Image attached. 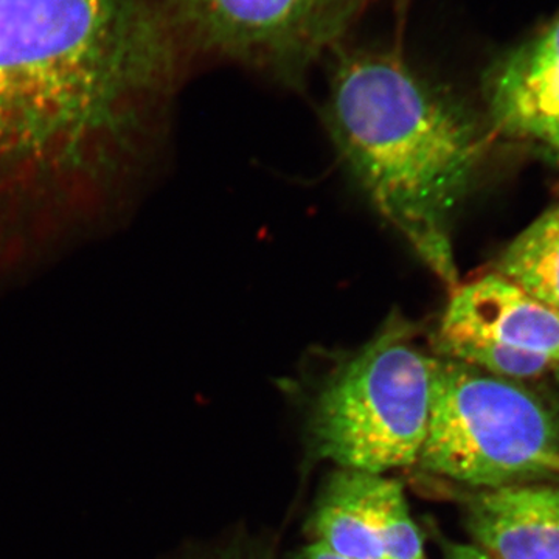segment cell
<instances>
[{
  "label": "cell",
  "instance_id": "6da1fadb",
  "mask_svg": "<svg viewBox=\"0 0 559 559\" xmlns=\"http://www.w3.org/2000/svg\"><path fill=\"white\" fill-rule=\"evenodd\" d=\"M189 61L156 0H0V277L131 212Z\"/></svg>",
  "mask_w": 559,
  "mask_h": 559
},
{
  "label": "cell",
  "instance_id": "7a4b0ae2",
  "mask_svg": "<svg viewBox=\"0 0 559 559\" xmlns=\"http://www.w3.org/2000/svg\"><path fill=\"white\" fill-rule=\"evenodd\" d=\"M395 11L390 43L347 40L326 58V124L377 212L454 289L452 221L476 180L485 138L457 95L407 57L401 38L409 7Z\"/></svg>",
  "mask_w": 559,
  "mask_h": 559
},
{
  "label": "cell",
  "instance_id": "3957f363",
  "mask_svg": "<svg viewBox=\"0 0 559 559\" xmlns=\"http://www.w3.org/2000/svg\"><path fill=\"white\" fill-rule=\"evenodd\" d=\"M440 358L417 465L469 489L559 484V395Z\"/></svg>",
  "mask_w": 559,
  "mask_h": 559
},
{
  "label": "cell",
  "instance_id": "277c9868",
  "mask_svg": "<svg viewBox=\"0 0 559 559\" xmlns=\"http://www.w3.org/2000/svg\"><path fill=\"white\" fill-rule=\"evenodd\" d=\"M437 364L417 326L393 312L320 389L310 419L316 457L377 474L417 465Z\"/></svg>",
  "mask_w": 559,
  "mask_h": 559
},
{
  "label": "cell",
  "instance_id": "5b68a950",
  "mask_svg": "<svg viewBox=\"0 0 559 559\" xmlns=\"http://www.w3.org/2000/svg\"><path fill=\"white\" fill-rule=\"evenodd\" d=\"M380 2L156 0L187 57L235 62L288 87H300Z\"/></svg>",
  "mask_w": 559,
  "mask_h": 559
},
{
  "label": "cell",
  "instance_id": "8992f818",
  "mask_svg": "<svg viewBox=\"0 0 559 559\" xmlns=\"http://www.w3.org/2000/svg\"><path fill=\"white\" fill-rule=\"evenodd\" d=\"M433 349L506 380H557L559 310L489 272L451 289Z\"/></svg>",
  "mask_w": 559,
  "mask_h": 559
},
{
  "label": "cell",
  "instance_id": "52a82bcc",
  "mask_svg": "<svg viewBox=\"0 0 559 559\" xmlns=\"http://www.w3.org/2000/svg\"><path fill=\"white\" fill-rule=\"evenodd\" d=\"M312 543L348 559H428L403 485L384 474L337 469L310 520Z\"/></svg>",
  "mask_w": 559,
  "mask_h": 559
},
{
  "label": "cell",
  "instance_id": "ba28073f",
  "mask_svg": "<svg viewBox=\"0 0 559 559\" xmlns=\"http://www.w3.org/2000/svg\"><path fill=\"white\" fill-rule=\"evenodd\" d=\"M481 91L499 138L559 167V14L499 53Z\"/></svg>",
  "mask_w": 559,
  "mask_h": 559
},
{
  "label": "cell",
  "instance_id": "9c48e42d",
  "mask_svg": "<svg viewBox=\"0 0 559 559\" xmlns=\"http://www.w3.org/2000/svg\"><path fill=\"white\" fill-rule=\"evenodd\" d=\"M462 498L473 546L489 557L559 559V484L468 489Z\"/></svg>",
  "mask_w": 559,
  "mask_h": 559
},
{
  "label": "cell",
  "instance_id": "30bf717a",
  "mask_svg": "<svg viewBox=\"0 0 559 559\" xmlns=\"http://www.w3.org/2000/svg\"><path fill=\"white\" fill-rule=\"evenodd\" d=\"M495 272L559 310V202L507 246Z\"/></svg>",
  "mask_w": 559,
  "mask_h": 559
},
{
  "label": "cell",
  "instance_id": "8fae6325",
  "mask_svg": "<svg viewBox=\"0 0 559 559\" xmlns=\"http://www.w3.org/2000/svg\"><path fill=\"white\" fill-rule=\"evenodd\" d=\"M441 554L443 559H495L473 544L454 543L448 539H441Z\"/></svg>",
  "mask_w": 559,
  "mask_h": 559
},
{
  "label": "cell",
  "instance_id": "7c38bea8",
  "mask_svg": "<svg viewBox=\"0 0 559 559\" xmlns=\"http://www.w3.org/2000/svg\"><path fill=\"white\" fill-rule=\"evenodd\" d=\"M216 559H271V557L260 547H242L235 544V546L224 550Z\"/></svg>",
  "mask_w": 559,
  "mask_h": 559
},
{
  "label": "cell",
  "instance_id": "4fadbf2b",
  "mask_svg": "<svg viewBox=\"0 0 559 559\" xmlns=\"http://www.w3.org/2000/svg\"><path fill=\"white\" fill-rule=\"evenodd\" d=\"M290 559H348L334 554L329 547L322 546L319 543H311L310 546H305L304 549L296 551Z\"/></svg>",
  "mask_w": 559,
  "mask_h": 559
}]
</instances>
